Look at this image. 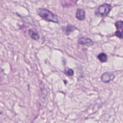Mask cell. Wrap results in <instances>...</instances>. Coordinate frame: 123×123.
I'll return each mask as SVG.
<instances>
[{"mask_svg": "<svg viewBox=\"0 0 123 123\" xmlns=\"http://www.w3.org/2000/svg\"><path fill=\"white\" fill-rule=\"evenodd\" d=\"M37 13L39 16L47 21L53 22L56 23H58L59 22L56 15L48 9L39 8L37 10Z\"/></svg>", "mask_w": 123, "mask_h": 123, "instance_id": "6da1fadb", "label": "cell"}, {"mask_svg": "<svg viewBox=\"0 0 123 123\" xmlns=\"http://www.w3.org/2000/svg\"><path fill=\"white\" fill-rule=\"evenodd\" d=\"M112 9V6L109 4H103L101 5L95 12L97 16L104 17L108 15Z\"/></svg>", "mask_w": 123, "mask_h": 123, "instance_id": "7a4b0ae2", "label": "cell"}, {"mask_svg": "<svg viewBox=\"0 0 123 123\" xmlns=\"http://www.w3.org/2000/svg\"><path fill=\"white\" fill-rule=\"evenodd\" d=\"M115 78L114 74L110 72H106L103 74L101 77V79L104 83H108L113 80Z\"/></svg>", "mask_w": 123, "mask_h": 123, "instance_id": "3957f363", "label": "cell"}, {"mask_svg": "<svg viewBox=\"0 0 123 123\" xmlns=\"http://www.w3.org/2000/svg\"><path fill=\"white\" fill-rule=\"evenodd\" d=\"M78 43L79 44L87 46H91L94 45V42L89 38L81 37L78 40Z\"/></svg>", "mask_w": 123, "mask_h": 123, "instance_id": "277c9868", "label": "cell"}, {"mask_svg": "<svg viewBox=\"0 0 123 123\" xmlns=\"http://www.w3.org/2000/svg\"><path fill=\"white\" fill-rule=\"evenodd\" d=\"M29 35L30 37L34 40H37L39 39V35L38 32L35 30L32 29L29 30Z\"/></svg>", "mask_w": 123, "mask_h": 123, "instance_id": "5b68a950", "label": "cell"}, {"mask_svg": "<svg viewBox=\"0 0 123 123\" xmlns=\"http://www.w3.org/2000/svg\"><path fill=\"white\" fill-rule=\"evenodd\" d=\"M76 17L79 20H84L85 19V12L82 9H78L76 12Z\"/></svg>", "mask_w": 123, "mask_h": 123, "instance_id": "8992f818", "label": "cell"}, {"mask_svg": "<svg viewBox=\"0 0 123 123\" xmlns=\"http://www.w3.org/2000/svg\"><path fill=\"white\" fill-rule=\"evenodd\" d=\"M63 31H64L65 34L67 35H69L71 32L74 31L75 30H77V29L71 25H68L64 28V29H63Z\"/></svg>", "mask_w": 123, "mask_h": 123, "instance_id": "52a82bcc", "label": "cell"}, {"mask_svg": "<svg viewBox=\"0 0 123 123\" xmlns=\"http://www.w3.org/2000/svg\"><path fill=\"white\" fill-rule=\"evenodd\" d=\"M98 59H99L100 62L102 63L106 62L107 61V56L104 53H101L97 56Z\"/></svg>", "mask_w": 123, "mask_h": 123, "instance_id": "ba28073f", "label": "cell"}, {"mask_svg": "<svg viewBox=\"0 0 123 123\" xmlns=\"http://www.w3.org/2000/svg\"><path fill=\"white\" fill-rule=\"evenodd\" d=\"M115 27L117 29H121L123 28V21H118L116 22Z\"/></svg>", "mask_w": 123, "mask_h": 123, "instance_id": "9c48e42d", "label": "cell"}, {"mask_svg": "<svg viewBox=\"0 0 123 123\" xmlns=\"http://www.w3.org/2000/svg\"><path fill=\"white\" fill-rule=\"evenodd\" d=\"M74 71L72 69H69L67 70L64 71V74L68 76H72L74 75Z\"/></svg>", "mask_w": 123, "mask_h": 123, "instance_id": "30bf717a", "label": "cell"}, {"mask_svg": "<svg viewBox=\"0 0 123 123\" xmlns=\"http://www.w3.org/2000/svg\"><path fill=\"white\" fill-rule=\"evenodd\" d=\"M115 36L119 38L123 39V30L122 32L120 31L119 30H117L115 33Z\"/></svg>", "mask_w": 123, "mask_h": 123, "instance_id": "8fae6325", "label": "cell"}, {"mask_svg": "<svg viewBox=\"0 0 123 123\" xmlns=\"http://www.w3.org/2000/svg\"><path fill=\"white\" fill-rule=\"evenodd\" d=\"M76 1H78V0H76Z\"/></svg>", "mask_w": 123, "mask_h": 123, "instance_id": "7c38bea8", "label": "cell"}]
</instances>
